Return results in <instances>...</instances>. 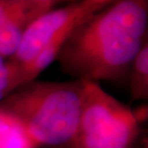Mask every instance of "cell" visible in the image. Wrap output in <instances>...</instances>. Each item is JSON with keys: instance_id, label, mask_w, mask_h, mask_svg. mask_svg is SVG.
I'll list each match as a JSON object with an SVG mask.
<instances>
[{"instance_id": "obj_8", "label": "cell", "mask_w": 148, "mask_h": 148, "mask_svg": "<svg viewBox=\"0 0 148 148\" xmlns=\"http://www.w3.org/2000/svg\"><path fill=\"white\" fill-rule=\"evenodd\" d=\"M6 61H7V60H6L5 58H3L2 56L0 55V67H1V66H3V64H4L6 63Z\"/></svg>"}, {"instance_id": "obj_4", "label": "cell", "mask_w": 148, "mask_h": 148, "mask_svg": "<svg viewBox=\"0 0 148 148\" xmlns=\"http://www.w3.org/2000/svg\"><path fill=\"white\" fill-rule=\"evenodd\" d=\"M83 82L81 114L70 148H135L140 123L135 112L99 83Z\"/></svg>"}, {"instance_id": "obj_5", "label": "cell", "mask_w": 148, "mask_h": 148, "mask_svg": "<svg viewBox=\"0 0 148 148\" xmlns=\"http://www.w3.org/2000/svg\"><path fill=\"white\" fill-rule=\"evenodd\" d=\"M62 3L59 0H0V55L11 59L32 22Z\"/></svg>"}, {"instance_id": "obj_1", "label": "cell", "mask_w": 148, "mask_h": 148, "mask_svg": "<svg viewBox=\"0 0 148 148\" xmlns=\"http://www.w3.org/2000/svg\"><path fill=\"white\" fill-rule=\"evenodd\" d=\"M147 41L148 1L111 0L73 31L57 61L74 80L120 82Z\"/></svg>"}, {"instance_id": "obj_6", "label": "cell", "mask_w": 148, "mask_h": 148, "mask_svg": "<svg viewBox=\"0 0 148 148\" xmlns=\"http://www.w3.org/2000/svg\"><path fill=\"white\" fill-rule=\"evenodd\" d=\"M0 148H40L16 118L0 109Z\"/></svg>"}, {"instance_id": "obj_3", "label": "cell", "mask_w": 148, "mask_h": 148, "mask_svg": "<svg viewBox=\"0 0 148 148\" xmlns=\"http://www.w3.org/2000/svg\"><path fill=\"white\" fill-rule=\"evenodd\" d=\"M111 0L64 2L47 11L32 22L22 37L11 62L21 67L28 84L47 69L60 54L67 38L88 18Z\"/></svg>"}, {"instance_id": "obj_2", "label": "cell", "mask_w": 148, "mask_h": 148, "mask_svg": "<svg viewBox=\"0 0 148 148\" xmlns=\"http://www.w3.org/2000/svg\"><path fill=\"white\" fill-rule=\"evenodd\" d=\"M84 82L32 81L0 102L38 146L70 148L81 114Z\"/></svg>"}, {"instance_id": "obj_7", "label": "cell", "mask_w": 148, "mask_h": 148, "mask_svg": "<svg viewBox=\"0 0 148 148\" xmlns=\"http://www.w3.org/2000/svg\"><path fill=\"white\" fill-rule=\"evenodd\" d=\"M127 80L134 101L148 98V41L133 60Z\"/></svg>"}]
</instances>
